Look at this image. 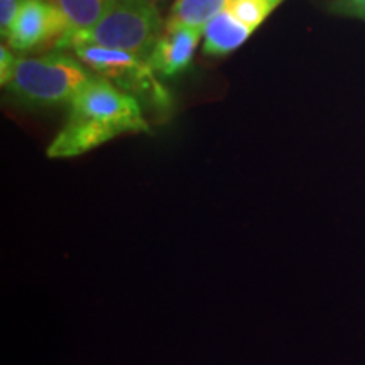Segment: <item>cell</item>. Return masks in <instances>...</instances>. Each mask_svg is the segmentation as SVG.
Instances as JSON below:
<instances>
[{
    "label": "cell",
    "instance_id": "10",
    "mask_svg": "<svg viewBox=\"0 0 365 365\" xmlns=\"http://www.w3.org/2000/svg\"><path fill=\"white\" fill-rule=\"evenodd\" d=\"M281 2L284 0H230L227 11L242 24L255 31Z\"/></svg>",
    "mask_w": 365,
    "mask_h": 365
},
{
    "label": "cell",
    "instance_id": "4",
    "mask_svg": "<svg viewBox=\"0 0 365 365\" xmlns=\"http://www.w3.org/2000/svg\"><path fill=\"white\" fill-rule=\"evenodd\" d=\"M71 51L90 71L129 93L140 105L158 113L170 112L171 93L156 78V71L150 68L148 59L122 49L93 44H78Z\"/></svg>",
    "mask_w": 365,
    "mask_h": 365
},
{
    "label": "cell",
    "instance_id": "2",
    "mask_svg": "<svg viewBox=\"0 0 365 365\" xmlns=\"http://www.w3.org/2000/svg\"><path fill=\"white\" fill-rule=\"evenodd\" d=\"M78 58L54 49L41 56H19L6 86L17 103L33 108L71 105L81 88L93 78Z\"/></svg>",
    "mask_w": 365,
    "mask_h": 365
},
{
    "label": "cell",
    "instance_id": "7",
    "mask_svg": "<svg viewBox=\"0 0 365 365\" xmlns=\"http://www.w3.org/2000/svg\"><path fill=\"white\" fill-rule=\"evenodd\" d=\"M252 33L254 29L237 21L228 11H223L205 27L203 51L210 56H225L239 49Z\"/></svg>",
    "mask_w": 365,
    "mask_h": 365
},
{
    "label": "cell",
    "instance_id": "9",
    "mask_svg": "<svg viewBox=\"0 0 365 365\" xmlns=\"http://www.w3.org/2000/svg\"><path fill=\"white\" fill-rule=\"evenodd\" d=\"M230 0H176L168 24L205 29L218 14L227 11Z\"/></svg>",
    "mask_w": 365,
    "mask_h": 365
},
{
    "label": "cell",
    "instance_id": "3",
    "mask_svg": "<svg viewBox=\"0 0 365 365\" xmlns=\"http://www.w3.org/2000/svg\"><path fill=\"white\" fill-rule=\"evenodd\" d=\"M163 29L154 0H117L97 24L85 31H71L56 49L65 51L78 44H93L148 59Z\"/></svg>",
    "mask_w": 365,
    "mask_h": 365
},
{
    "label": "cell",
    "instance_id": "1",
    "mask_svg": "<svg viewBox=\"0 0 365 365\" xmlns=\"http://www.w3.org/2000/svg\"><path fill=\"white\" fill-rule=\"evenodd\" d=\"M140 132H149L143 105L95 75L73 100L66 124L48 145V156L76 158L118 135Z\"/></svg>",
    "mask_w": 365,
    "mask_h": 365
},
{
    "label": "cell",
    "instance_id": "13",
    "mask_svg": "<svg viewBox=\"0 0 365 365\" xmlns=\"http://www.w3.org/2000/svg\"><path fill=\"white\" fill-rule=\"evenodd\" d=\"M340 11L365 19V0H339Z\"/></svg>",
    "mask_w": 365,
    "mask_h": 365
},
{
    "label": "cell",
    "instance_id": "8",
    "mask_svg": "<svg viewBox=\"0 0 365 365\" xmlns=\"http://www.w3.org/2000/svg\"><path fill=\"white\" fill-rule=\"evenodd\" d=\"M65 16L71 31H85L93 27L117 0H46Z\"/></svg>",
    "mask_w": 365,
    "mask_h": 365
},
{
    "label": "cell",
    "instance_id": "6",
    "mask_svg": "<svg viewBox=\"0 0 365 365\" xmlns=\"http://www.w3.org/2000/svg\"><path fill=\"white\" fill-rule=\"evenodd\" d=\"M205 29L188 26L166 24L159 36L148 63L164 76L180 75L191 65Z\"/></svg>",
    "mask_w": 365,
    "mask_h": 365
},
{
    "label": "cell",
    "instance_id": "11",
    "mask_svg": "<svg viewBox=\"0 0 365 365\" xmlns=\"http://www.w3.org/2000/svg\"><path fill=\"white\" fill-rule=\"evenodd\" d=\"M22 0H0V33H2L4 39H6L17 12H19Z\"/></svg>",
    "mask_w": 365,
    "mask_h": 365
},
{
    "label": "cell",
    "instance_id": "5",
    "mask_svg": "<svg viewBox=\"0 0 365 365\" xmlns=\"http://www.w3.org/2000/svg\"><path fill=\"white\" fill-rule=\"evenodd\" d=\"M71 33L61 12L46 0H22L19 12L6 36L9 48L17 53H33L58 48Z\"/></svg>",
    "mask_w": 365,
    "mask_h": 365
},
{
    "label": "cell",
    "instance_id": "12",
    "mask_svg": "<svg viewBox=\"0 0 365 365\" xmlns=\"http://www.w3.org/2000/svg\"><path fill=\"white\" fill-rule=\"evenodd\" d=\"M17 58L12 54V49L9 46H0V83L7 86L14 75V68H16Z\"/></svg>",
    "mask_w": 365,
    "mask_h": 365
}]
</instances>
